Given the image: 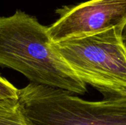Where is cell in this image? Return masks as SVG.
<instances>
[{
    "instance_id": "cell-2",
    "label": "cell",
    "mask_w": 126,
    "mask_h": 125,
    "mask_svg": "<svg viewBox=\"0 0 126 125\" xmlns=\"http://www.w3.org/2000/svg\"><path fill=\"white\" fill-rule=\"evenodd\" d=\"M56 88L30 83L17 102L29 125H126V97L86 101Z\"/></svg>"
},
{
    "instance_id": "cell-6",
    "label": "cell",
    "mask_w": 126,
    "mask_h": 125,
    "mask_svg": "<svg viewBox=\"0 0 126 125\" xmlns=\"http://www.w3.org/2000/svg\"><path fill=\"white\" fill-rule=\"evenodd\" d=\"M18 90L10 82L0 77V100L18 99Z\"/></svg>"
},
{
    "instance_id": "cell-4",
    "label": "cell",
    "mask_w": 126,
    "mask_h": 125,
    "mask_svg": "<svg viewBox=\"0 0 126 125\" xmlns=\"http://www.w3.org/2000/svg\"><path fill=\"white\" fill-rule=\"evenodd\" d=\"M56 12L59 18L48 27L54 43L122 27L126 23V0H90Z\"/></svg>"
},
{
    "instance_id": "cell-3",
    "label": "cell",
    "mask_w": 126,
    "mask_h": 125,
    "mask_svg": "<svg viewBox=\"0 0 126 125\" xmlns=\"http://www.w3.org/2000/svg\"><path fill=\"white\" fill-rule=\"evenodd\" d=\"M121 28L53 42L76 75L106 98L126 97V49Z\"/></svg>"
},
{
    "instance_id": "cell-7",
    "label": "cell",
    "mask_w": 126,
    "mask_h": 125,
    "mask_svg": "<svg viewBox=\"0 0 126 125\" xmlns=\"http://www.w3.org/2000/svg\"><path fill=\"white\" fill-rule=\"evenodd\" d=\"M120 35H121L122 41H123V44H124V46H125L126 49V23L121 28Z\"/></svg>"
},
{
    "instance_id": "cell-5",
    "label": "cell",
    "mask_w": 126,
    "mask_h": 125,
    "mask_svg": "<svg viewBox=\"0 0 126 125\" xmlns=\"http://www.w3.org/2000/svg\"><path fill=\"white\" fill-rule=\"evenodd\" d=\"M0 125H29L21 112L17 99L0 100Z\"/></svg>"
},
{
    "instance_id": "cell-1",
    "label": "cell",
    "mask_w": 126,
    "mask_h": 125,
    "mask_svg": "<svg viewBox=\"0 0 126 125\" xmlns=\"http://www.w3.org/2000/svg\"><path fill=\"white\" fill-rule=\"evenodd\" d=\"M0 65L20 72L32 83L76 94L87 91L55 48L48 27L21 10L0 16Z\"/></svg>"
}]
</instances>
